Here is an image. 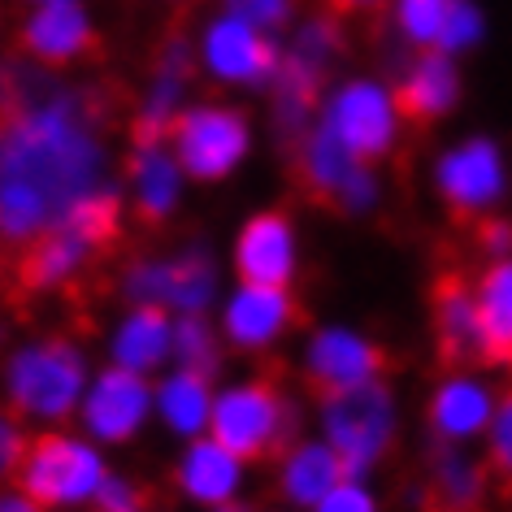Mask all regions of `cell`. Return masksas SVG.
I'll return each instance as SVG.
<instances>
[{
  "label": "cell",
  "instance_id": "6da1fadb",
  "mask_svg": "<svg viewBox=\"0 0 512 512\" xmlns=\"http://www.w3.org/2000/svg\"><path fill=\"white\" fill-rule=\"evenodd\" d=\"M0 248L27 252L83 204L118 187L109 105L53 70L0 74Z\"/></svg>",
  "mask_w": 512,
  "mask_h": 512
},
{
  "label": "cell",
  "instance_id": "7a4b0ae2",
  "mask_svg": "<svg viewBox=\"0 0 512 512\" xmlns=\"http://www.w3.org/2000/svg\"><path fill=\"white\" fill-rule=\"evenodd\" d=\"M92 356L83 343L66 335H35L9 348L0 365V400L40 430H57L74 421L83 404V391L92 382Z\"/></svg>",
  "mask_w": 512,
  "mask_h": 512
},
{
  "label": "cell",
  "instance_id": "3957f363",
  "mask_svg": "<svg viewBox=\"0 0 512 512\" xmlns=\"http://www.w3.org/2000/svg\"><path fill=\"white\" fill-rule=\"evenodd\" d=\"M317 434L335 447L348 478H374L404 439V400L387 378L317 400Z\"/></svg>",
  "mask_w": 512,
  "mask_h": 512
},
{
  "label": "cell",
  "instance_id": "277c9868",
  "mask_svg": "<svg viewBox=\"0 0 512 512\" xmlns=\"http://www.w3.org/2000/svg\"><path fill=\"white\" fill-rule=\"evenodd\" d=\"M109 473L113 465L105 447L92 443L83 430L57 426L27 443L14 478L44 512H83L96 508V495Z\"/></svg>",
  "mask_w": 512,
  "mask_h": 512
},
{
  "label": "cell",
  "instance_id": "5b68a950",
  "mask_svg": "<svg viewBox=\"0 0 512 512\" xmlns=\"http://www.w3.org/2000/svg\"><path fill=\"white\" fill-rule=\"evenodd\" d=\"M118 291L126 304H152L170 317L213 313L222 300V261L209 243H183L170 252H144L122 265Z\"/></svg>",
  "mask_w": 512,
  "mask_h": 512
},
{
  "label": "cell",
  "instance_id": "8992f818",
  "mask_svg": "<svg viewBox=\"0 0 512 512\" xmlns=\"http://www.w3.org/2000/svg\"><path fill=\"white\" fill-rule=\"evenodd\" d=\"M122 213H126V196L118 183L22 252V283L31 291H44V296L74 287L96 265V256L109 248V239L118 235Z\"/></svg>",
  "mask_w": 512,
  "mask_h": 512
},
{
  "label": "cell",
  "instance_id": "52a82bcc",
  "mask_svg": "<svg viewBox=\"0 0 512 512\" xmlns=\"http://www.w3.org/2000/svg\"><path fill=\"white\" fill-rule=\"evenodd\" d=\"M300 413L291 395L270 378H230L213 395V421L209 434L226 443L243 460L278 456L296 439Z\"/></svg>",
  "mask_w": 512,
  "mask_h": 512
},
{
  "label": "cell",
  "instance_id": "ba28073f",
  "mask_svg": "<svg viewBox=\"0 0 512 512\" xmlns=\"http://www.w3.org/2000/svg\"><path fill=\"white\" fill-rule=\"evenodd\" d=\"M170 148L183 174L200 187H217L235 178L252 157V118L230 100H187V109L170 126Z\"/></svg>",
  "mask_w": 512,
  "mask_h": 512
},
{
  "label": "cell",
  "instance_id": "9c48e42d",
  "mask_svg": "<svg viewBox=\"0 0 512 512\" xmlns=\"http://www.w3.org/2000/svg\"><path fill=\"white\" fill-rule=\"evenodd\" d=\"M191 53H196V74H204L213 87H222V92H261V87L274 83L283 44L256 22L230 14V9H217L200 22Z\"/></svg>",
  "mask_w": 512,
  "mask_h": 512
},
{
  "label": "cell",
  "instance_id": "30bf717a",
  "mask_svg": "<svg viewBox=\"0 0 512 512\" xmlns=\"http://www.w3.org/2000/svg\"><path fill=\"white\" fill-rule=\"evenodd\" d=\"M339 53V27L330 14L304 18L300 31L278 57L270 96H274V126L287 139H300L313 126V109L322 105V83L326 70Z\"/></svg>",
  "mask_w": 512,
  "mask_h": 512
},
{
  "label": "cell",
  "instance_id": "8fae6325",
  "mask_svg": "<svg viewBox=\"0 0 512 512\" xmlns=\"http://www.w3.org/2000/svg\"><path fill=\"white\" fill-rule=\"evenodd\" d=\"M74 426L105 452L109 447H131L152 426V378L105 361L100 369H92Z\"/></svg>",
  "mask_w": 512,
  "mask_h": 512
},
{
  "label": "cell",
  "instance_id": "7c38bea8",
  "mask_svg": "<svg viewBox=\"0 0 512 512\" xmlns=\"http://www.w3.org/2000/svg\"><path fill=\"white\" fill-rule=\"evenodd\" d=\"M217 335L226 352L239 356H265L283 343L300 322V304L291 287H265V283H235L222 291L213 309Z\"/></svg>",
  "mask_w": 512,
  "mask_h": 512
},
{
  "label": "cell",
  "instance_id": "4fadbf2b",
  "mask_svg": "<svg viewBox=\"0 0 512 512\" xmlns=\"http://www.w3.org/2000/svg\"><path fill=\"white\" fill-rule=\"evenodd\" d=\"M18 48L35 70H74L96 53L100 44V22L92 0H44L27 5L18 18Z\"/></svg>",
  "mask_w": 512,
  "mask_h": 512
},
{
  "label": "cell",
  "instance_id": "5bb4252c",
  "mask_svg": "<svg viewBox=\"0 0 512 512\" xmlns=\"http://www.w3.org/2000/svg\"><path fill=\"white\" fill-rule=\"evenodd\" d=\"M387 352L369 330L352 322H317L300 343V374L317 395L352 391L387 378Z\"/></svg>",
  "mask_w": 512,
  "mask_h": 512
},
{
  "label": "cell",
  "instance_id": "9a60e30c",
  "mask_svg": "<svg viewBox=\"0 0 512 512\" xmlns=\"http://www.w3.org/2000/svg\"><path fill=\"white\" fill-rule=\"evenodd\" d=\"M395 118H400V109H395V100L382 92L378 83L352 79V83H339L335 92L322 96L313 122L322 126L326 135H335L356 161L369 165V161H378L391 152L395 131H400Z\"/></svg>",
  "mask_w": 512,
  "mask_h": 512
},
{
  "label": "cell",
  "instance_id": "2e32d148",
  "mask_svg": "<svg viewBox=\"0 0 512 512\" xmlns=\"http://www.w3.org/2000/svg\"><path fill=\"white\" fill-rule=\"evenodd\" d=\"M230 270H235V283L296 287L304 270L296 217L283 209H256L243 217L230 239Z\"/></svg>",
  "mask_w": 512,
  "mask_h": 512
},
{
  "label": "cell",
  "instance_id": "e0dca14e",
  "mask_svg": "<svg viewBox=\"0 0 512 512\" xmlns=\"http://www.w3.org/2000/svg\"><path fill=\"white\" fill-rule=\"evenodd\" d=\"M499 404V387L491 374L482 369H447L430 382L426 391V434L430 443H447V447H473L482 443L486 426L495 417Z\"/></svg>",
  "mask_w": 512,
  "mask_h": 512
},
{
  "label": "cell",
  "instance_id": "ac0fdd59",
  "mask_svg": "<svg viewBox=\"0 0 512 512\" xmlns=\"http://www.w3.org/2000/svg\"><path fill=\"white\" fill-rule=\"evenodd\" d=\"M118 183H122L126 209H131L139 222L165 226L183 213L191 178L183 174V165H178L170 139H135L122 161Z\"/></svg>",
  "mask_w": 512,
  "mask_h": 512
},
{
  "label": "cell",
  "instance_id": "d6986e66",
  "mask_svg": "<svg viewBox=\"0 0 512 512\" xmlns=\"http://www.w3.org/2000/svg\"><path fill=\"white\" fill-rule=\"evenodd\" d=\"M434 191L456 217H482L491 213L508 191L504 157L491 139H465L447 148L434 165Z\"/></svg>",
  "mask_w": 512,
  "mask_h": 512
},
{
  "label": "cell",
  "instance_id": "ffe728a7",
  "mask_svg": "<svg viewBox=\"0 0 512 512\" xmlns=\"http://www.w3.org/2000/svg\"><path fill=\"white\" fill-rule=\"evenodd\" d=\"M191 79H196L191 40L170 35V40L157 48V57H152L144 83H139V96H135V109H131L135 139H165L170 135L174 118L191 100Z\"/></svg>",
  "mask_w": 512,
  "mask_h": 512
},
{
  "label": "cell",
  "instance_id": "44dd1931",
  "mask_svg": "<svg viewBox=\"0 0 512 512\" xmlns=\"http://www.w3.org/2000/svg\"><path fill=\"white\" fill-rule=\"evenodd\" d=\"M252 478V460H243L239 452H230L226 443H217L213 434L191 439L178 447L174 456V486L187 504L196 508H222L230 499H243Z\"/></svg>",
  "mask_w": 512,
  "mask_h": 512
},
{
  "label": "cell",
  "instance_id": "7402d4cb",
  "mask_svg": "<svg viewBox=\"0 0 512 512\" xmlns=\"http://www.w3.org/2000/svg\"><path fill=\"white\" fill-rule=\"evenodd\" d=\"M109 365L157 378L174 365V317L152 304H126L105 335Z\"/></svg>",
  "mask_w": 512,
  "mask_h": 512
},
{
  "label": "cell",
  "instance_id": "603a6c76",
  "mask_svg": "<svg viewBox=\"0 0 512 512\" xmlns=\"http://www.w3.org/2000/svg\"><path fill=\"white\" fill-rule=\"evenodd\" d=\"M343 478H348L343 460L317 430L296 434L274 460V491L283 499V508H296V512H313Z\"/></svg>",
  "mask_w": 512,
  "mask_h": 512
},
{
  "label": "cell",
  "instance_id": "cb8c5ba5",
  "mask_svg": "<svg viewBox=\"0 0 512 512\" xmlns=\"http://www.w3.org/2000/svg\"><path fill=\"white\" fill-rule=\"evenodd\" d=\"M213 395L217 382L209 374L170 365L165 374L152 378V421L178 443L204 439L213 421Z\"/></svg>",
  "mask_w": 512,
  "mask_h": 512
},
{
  "label": "cell",
  "instance_id": "d4e9b609",
  "mask_svg": "<svg viewBox=\"0 0 512 512\" xmlns=\"http://www.w3.org/2000/svg\"><path fill=\"white\" fill-rule=\"evenodd\" d=\"M426 495L439 512H478L491 495V465L473 447L434 443L426 456Z\"/></svg>",
  "mask_w": 512,
  "mask_h": 512
},
{
  "label": "cell",
  "instance_id": "484cf974",
  "mask_svg": "<svg viewBox=\"0 0 512 512\" xmlns=\"http://www.w3.org/2000/svg\"><path fill=\"white\" fill-rule=\"evenodd\" d=\"M434 343L452 365L482 361V322H478V300H473V283L465 278H443L434 287V309H430Z\"/></svg>",
  "mask_w": 512,
  "mask_h": 512
},
{
  "label": "cell",
  "instance_id": "4316f807",
  "mask_svg": "<svg viewBox=\"0 0 512 512\" xmlns=\"http://www.w3.org/2000/svg\"><path fill=\"white\" fill-rule=\"evenodd\" d=\"M482 322V361L512 365V256H499L473 278Z\"/></svg>",
  "mask_w": 512,
  "mask_h": 512
},
{
  "label": "cell",
  "instance_id": "83f0119b",
  "mask_svg": "<svg viewBox=\"0 0 512 512\" xmlns=\"http://www.w3.org/2000/svg\"><path fill=\"white\" fill-rule=\"evenodd\" d=\"M460 96V74L447 57H421L413 70H408V79L400 83V96H395V109L404 113L408 122L426 126V122H439L443 113H452Z\"/></svg>",
  "mask_w": 512,
  "mask_h": 512
},
{
  "label": "cell",
  "instance_id": "f1b7e54d",
  "mask_svg": "<svg viewBox=\"0 0 512 512\" xmlns=\"http://www.w3.org/2000/svg\"><path fill=\"white\" fill-rule=\"evenodd\" d=\"M356 165H365V161H356L352 152L343 148L335 135H326L317 122L296 139V170L304 178V187L322 200L339 196V187L348 183V174L356 170Z\"/></svg>",
  "mask_w": 512,
  "mask_h": 512
},
{
  "label": "cell",
  "instance_id": "f546056e",
  "mask_svg": "<svg viewBox=\"0 0 512 512\" xmlns=\"http://www.w3.org/2000/svg\"><path fill=\"white\" fill-rule=\"evenodd\" d=\"M222 361H226V343L217 335V322L209 313L174 317V365L178 369H196V374L217 378Z\"/></svg>",
  "mask_w": 512,
  "mask_h": 512
},
{
  "label": "cell",
  "instance_id": "4dcf8cb0",
  "mask_svg": "<svg viewBox=\"0 0 512 512\" xmlns=\"http://www.w3.org/2000/svg\"><path fill=\"white\" fill-rule=\"evenodd\" d=\"M482 456H486V465H491V473L512 478V391H499L495 417L482 434Z\"/></svg>",
  "mask_w": 512,
  "mask_h": 512
},
{
  "label": "cell",
  "instance_id": "1f68e13d",
  "mask_svg": "<svg viewBox=\"0 0 512 512\" xmlns=\"http://www.w3.org/2000/svg\"><path fill=\"white\" fill-rule=\"evenodd\" d=\"M452 0H400V31L417 44H434L443 35Z\"/></svg>",
  "mask_w": 512,
  "mask_h": 512
},
{
  "label": "cell",
  "instance_id": "d6a6232c",
  "mask_svg": "<svg viewBox=\"0 0 512 512\" xmlns=\"http://www.w3.org/2000/svg\"><path fill=\"white\" fill-rule=\"evenodd\" d=\"M313 512H382V495L374 478H343Z\"/></svg>",
  "mask_w": 512,
  "mask_h": 512
},
{
  "label": "cell",
  "instance_id": "836d02e7",
  "mask_svg": "<svg viewBox=\"0 0 512 512\" xmlns=\"http://www.w3.org/2000/svg\"><path fill=\"white\" fill-rule=\"evenodd\" d=\"M378 196H382L378 174L369 170V165H356V170L348 174V183L339 187L335 204H339L343 213H352V217H365V213H374V209H378Z\"/></svg>",
  "mask_w": 512,
  "mask_h": 512
},
{
  "label": "cell",
  "instance_id": "e575fe53",
  "mask_svg": "<svg viewBox=\"0 0 512 512\" xmlns=\"http://www.w3.org/2000/svg\"><path fill=\"white\" fill-rule=\"evenodd\" d=\"M31 434H27V421H22L14 408L0 400V478H14L18 465H22V452H27Z\"/></svg>",
  "mask_w": 512,
  "mask_h": 512
},
{
  "label": "cell",
  "instance_id": "d590c367",
  "mask_svg": "<svg viewBox=\"0 0 512 512\" xmlns=\"http://www.w3.org/2000/svg\"><path fill=\"white\" fill-rule=\"evenodd\" d=\"M222 9H230V14L248 18L256 22L261 31L278 35L291 22V14H296V0H222Z\"/></svg>",
  "mask_w": 512,
  "mask_h": 512
},
{
  "label": "cell",
  "instance_id": "8d00e7d4",
  "mask_svg": "<svg viewBox=\"0 0 512 512\" xmlns=\"http://www.w3.org/2000/svg\"><path fill=\"white\" fill-rule=\"evenodd\" d=\"M478 31H482L478 9H473L469 0H452V9H447V22H443V35H439L443 53H456V48L473 44V40H478Z\"/></svg>",
  "mask_w": 512,
  "mask_h": 512
},
{
  "label": "cell",
  "instance_id": "74e56055",
  "mask_svg": "<svg viewBox=\"0 0 512 512\" xmlns=\"http://www.w3.org/2000/svg\"><path fill=\"white\" fill-rule=\"evenodd\" d=\"M96 512H139V486L113 469L96 495Z\"/></svg>",
  "mask_w": 512,
  "mask_h": 512
},
{
  "label": "cell",
  "instance_id": "f35d334b",
  "mask_svg": "<svg viewBox=\"0 0 512 512\" xmlns=\"http://www.w3.org/2000/svg\"><path fill=\"white\" fill-rule=\"evenodd\" d=\"M482 248L491 261L499 256H512V222H486L482 226Z\"/></svg>",
  "mask_w": 512,
  "mask_h": 512
},
{
  "label": "cell",
  "instance_id": "ab89813d",
  "mask_svg": "<svg viewBox=\"0 0 512 512\" xmlns=\"http://www.w3.org/2000/svg\"><path fill=\"white\" fill-rule=\"evenodd\" d=\"M0 512H44V508L22 486H14V491H0Z\"/></svg>",
  "mask_w": 512,
  "mask_h": 512
},
{
  "label": "cell",
  "instance_id": "60d3db41",
  "mask_svg": "<svg viewBox=\"0 0 512 512\" xmlns=\"http://www.w3.org/2000/svg\"><path fill=\"white\" fill-rule=\"evenodd\" d=\"M330 5H335L339 14H369V9H378L382 0H330Z\"/></svg>",
  "mask_w": 512,
  "mask_h": 512
},
{
  "label": "cell",
  "instance_id": "b9f144b4",
  "mask_svg": "<svg viewBox=\"0 0 512 512\" xmlns=\"http://www.w3.org/2000/svg\"><path fill=\"white\" fill-rule=\"evenodd\" d=\"M209 512H256L248 499H230V504H222V508H209Z\"/></svg>",
  "mask_w": 512,
  "mask_h": 512
},
{
  "label": "cell",
  "instance_id": "7bdbcfd3",
  "mask_svg": "<svg viewBox=\"0 0 512 512\" xmlns=\"http://www.w3.org/2000/svg\"><path fill=\"white\" fill-rule=\"evenodd\" d=\"M27 5H44V0H22V9H27Z\"/></svg>",
  "mask_w": 512,
  "mask_h": 512
},
{
  "label": "cell",
  "instance_id": "ee69618b",
  "mask_svg": "<svg viewBox=\"0 0 512 512\" xmlns=\"http://www.w3.org/2000/svg\"><path fill=\"white\" fill-rule=\"evenodd\" d=\"M274 512H296V508H274Z\"/></svg>",
  "mask_w": 512,
  "mask_h": 512
},
{
  "label": "cell",
  "instance_id": "f6af8a7d",
  "mask_svg": "<svg viewBox=\"0 0 512 512\" xmlns=\"http://www.w3.org/2000/svg\"><path fill=\"white\" fill-rule=\"evenodd\" d=\"M0 74H5V61H0Z\"/></svg>",
  "mask_w": 512,
  "mask_h": 512
}]
</instances>
